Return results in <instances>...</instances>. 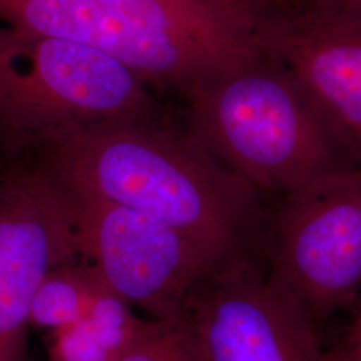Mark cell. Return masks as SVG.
I'll return each mask as SVG.
<instances>
[{
    "label": "cell",
    "instance_id": "obj_1",
    "mask_svg": "<svg viewBox=\"0 0 361 361\" xmlns=\"http://www.w3.org/2000/svg\"><path fill=\"white\" fill-rule=\"evenodd\" d=\"M34 142L78 188L162 222L226 262H262V195L174 116L86 126Z\"/></svg>",
    "mask_w": 361,
    "mask_h": 361
},
{
    "label": "cell",
    "instance_id": "obj_2",
    "mask_svg": "<svg viewBox=\"0 0 361 361\" xmlns=\"http://www.w3.org/2000/svg\"><path fill=\"white\" fill-rule=\"evenodd\" d=\"M267 0H0V23L73 39L183 97L265 50Z\"/></svg>",
    "mask_w": 361,
    "mask_h": 361
},
{
    "label": "cell",
    "instance_id": "obj_3",
    "mask_svg": "<svg viewBox=\"0 0 361 361\" xmlns=\"http://www.w3.org/2000/svg\"><path fill=\"white\" fill-rule=\"evenodd\" d=\"M182 99L186 130L261 195H284L360 164L267 49L207 78Z\"/></svg>",
    "mask_w": 361,
    "mask_h": 361
},
{
    "label": "cell",
    "instance_id": "obj_4",
    "mask_svg": "<svg viewBox=\"0 0 361 361\" xmlns=\"http://www.w3.org/2000/svg\"><path fill=\"white\" fill-rule=\"evenodd\" d=\"M170 116L154 87L109 54L0 23V140Z\"/></svg>",
    "mask_w": 361,
    "mask_h": 361
},
{
    "label": "cell",
    "instance_id": "obj_5",
    "mask_svg": "<svg viewBox=\"0 0 361 361\" xmlns=\"http://www.w3.org/2000/svg\"><path fill=\"white\" fill-rule=\"evenodd\" d=\"M79 258L73 183L35 143L0 141V361H25L39 285Z\"/></svg>",
    "mask_w": 361,
    "mask_h": 361
},
{
    "label": "cell",
    "instance_id": "obj_6",
    "mask_svg": "<svg viewBox=\"0 0 361 361\" xmlns=\"http://www.w3.org/2000/svg\"><path fill=\"white\" fill-rule=\"evenodd\" d=\"M268 216L265 273L313 323L361 296V164L281 195Z\"/></svg>",
    "mask_w": 361,
    "mask_h": 361
},
{
    "label": "cell",
    "instance_id": "obj_7",
    "mask_svg": "<svg viewBox=\"0 0 361 361\" xmlns=\"http://www.w3.org/2000/svg\"><path fill=\"white\" fill-rule=\"evenodd\" d=\"M73 186L80 256L116 295L154 320L177 319L195 285L232 265L157 219Z\"/></svg>",
    "mask_w": 361,
    "mask_h": 361
},
{
    "label": "cell",
    "instance_id": "obj_8",
    "mask_svg": "<svg viewBox=\"0 0 361 361\" xmlns=\"http://www.w3.org/2000/svg\"><path fill=\"white\" fill-rule=\"evenodd\" d=\"M201 361H340L322 347L314 323L267 277L261 264L212 271L177 316Z\"/></svg>",
    "mask_w": 361,
    "mask_h": 361
},
{
    "label": "cell",
    "instance_id": "obj_9",
    "mask_svg": "<svg viewBox=\"0 0 361 361\" xmlns=\"http://www.w3.org/2000/svg\"><path fill=\"white\" fill-rule=\"evenodd\" d=\"M261 38L361 164V13L267 0Z\"/></svg>",
    "mask_w": 361,
    "mask_h": 361
},
{
    "label": "cell",
    "instance_id": "obj_10",
    "mask_svg": "<svg viewBox=\"0 0 361 361\" xmlns=\"http://www.w3.org/2000/svg\"><path fill=\"white\" fill-rule=\"evenodd\" d=\"M145 322L106 285L80 320L49 332L50 361H118Z\"/></svg>",
    "mask_w": 361,
    "mask_h": 361
},
{
    "label": "cell",
    "instance_id": "obj_11",
    "mask_svg": "<svg viewBox=\"0 0 361 361\" xmlns=\"http://www.w3.org/2000/svg\"><path fill=\"white\" fill-rule=\"evenodd\" d=\"M98 271L85 258L49 271L32 298L28 324L51 332L80 320L106 286Z\"/></svg>",
    "mask_w": 361,
    "mask_h": 361
},
{
    "label": "cell",
    "instance_id": "obj_12",
    "mask_svg": "<svg viewBox=\"0 0 361 361\" xmlns=\"http://www.w3.org/2000/svg\"><path fill=\"white\" fill-rule=\"evenodd\" d=\"M118 361H201L182 324L174 320H146L141 332Z\"/></svg>",
    "mask_w": 361,
    "mask_h": 361
},
{
    "label": "cell",
    "instance_id": "obj_13",
    "mask_svg": "<svg viewBox=\"0 0 361 361\" xmlns=\"http://www.w3.org/2000/svg\"><path fill=\"white\" fill-rule=\"evenodd\" d=\"M337 356L340 361H361V313L349 331L344 348Z\"/></svg>",
    "mask_w": 361,
    "mask_h": 361
},
{
    "label": "cell",
    "instance_id": "obj_14",
    "mask_svg": "<svg viewBox=\"0 0 361 361\" xmlns=\"http://www.w3.org/2000/svg\"><path fill=\"white\" fill-rule=\"evenodd\" d=\"M314 1L329 4V6L353 11V13H361V0H314Z\"/></svg>",
    "mask_w": 361,
    "mask_h": 361
},
{
    "label": "cell",
    "instance_id": "obj_15",
    "mask_svg": "<svg viewBox=\"0 0 361 361\" xmlns=\"http://www.w3.org/2000/svg\"><path fill=\"white\" fill-rule=\"evenodd\" d=\"M269 1H273V3H286V1H292V0H269Z\"/></svg>",
    "mask_w": 361,
    "mask_h": 361
},
{
    "label": "cell",
    "instance_id": "obj_16",
    "mask_svg": "<svg viewBox=\"0 0 361 361\" xmlns=\"http://www.w3.org/2000/svg\"><path fill=\"white\" fill-rule=\"evenodd\" d=\"M357 305H359V313H361V296L359 298V302H357Z\"/></svg>",
    "mask_w": 361,
    "mask_h": 361
}]
</instances>
